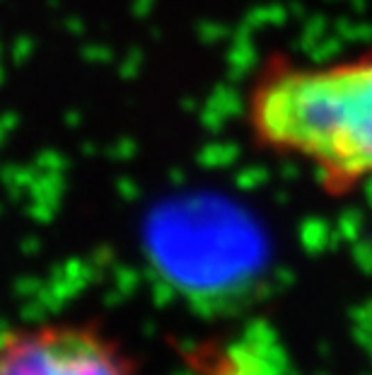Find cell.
<instances>
[{"mask_svg":"<svg viewBox=\"0 0 372 375\" xmlns=\"http://www.w3.org/2000/svg\"><path fill=\"white\" fill-rule=\"evenodd\" d=\"M257 148L317 167L326 186L372 177V51L309 65L273 54L244 93Z\"/></svg>","mask_w":372,"mask_h":375,"instance_id":"6da1fadb","label":"cell"},{"mask_svg":"<svg viewBox=\"0 0 372 375\" xmlns=\"http://www.w3.org/2000/svg\"><path fill=\"white\" fill-rule=\"evenodd\" d=\"M0 375H140L129 349L99 322L49 320L0 337Z\"/></svg>","mask_w":372,"mask_h":375,"instance_id":"7a4b0ae2","label":"cell"},{"mask_svg":"<svg viewBox=\"0 0 372 375\" xmlns=\"http://www.w3.org/2000/svg\"><path fill=\"white\" fill-rule=\"evenodd\" d=\"M162 242L160 260L167 273L179 281L177 286L203 296L237 291L259 271L257 237L232 221L172 230Z\"/></svg>","mask_w":372,"mask_h":375,"instance_id":"3957f363","label":"cell"}]
</instances>
